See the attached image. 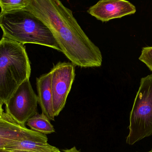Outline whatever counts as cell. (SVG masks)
<instances>
[{
  "instance_id": "obj_1",
  "label": "cell",
  "mask_w": 152,
  "mask_h": 152,
  "mask_svg": "<svg viewBox=\"0 0 152 152\" xmlns=\"http://www.w3.org/2000/svg\"><path fill=\"white\" fill-rule=\"evenodd\" d=\"M24 10L50 29L65 56L75 66L98 68L102 63L101 50L80 26L70 9L58 0H28Z\"/></svg>"
},
{
  "instance_id": "obj_2",
  "label": "cell",
  "mask_w": 152,
  "mask_h": 152,
  "mask_svg": "<svg viewBox=\"0 0 152 152\" xmlns=\"http://www.w3.org/2000/svg\"><path fill=\"white\" fill-rule=\"evenodd\" d=\"M3 37L21 44H36L61 51L50 29L26 10L0 13Z\"/></svg>"
},
{
  "instance_id": "obj_3",
  "label": "cell",
  "mask_w": 152,
  "mask_h": 152,
  "mask_svg": "<svg viewBox=\"0 0 152 152\" xmlns=\"http://www.w3.org/2000/svg\"><path fill=\"white\" fill-rule=\"evenodd\" d=\"M30 61L24 45L3 37L0 40V101L7 103L18 87L29 79Z\"/></svg>"
},
{
  "instance_id": "obj_4",
  "label": "cell",
  "mask_w": 152,
  "mask_h": 152,
  "mask_svg": "<svg viewBox=\"0 0 152 152\" xmlns=\"http://www.w3.org/2000/svg\"><path fill=\"white\" fill-rule=\"evenodd\" d=\"M130 145L152 136V75L142 78L129 117Z\"/></svg>"
},
{
  "instance_id": "obj_5",
  "label": "cell",
  "mask_w": 152,
  "mask_h": 152,
  "mask_svg": "<svg viewBox=\"0 0 152 152\" xmlns=\"http://www.w3.org/2000/svg\"><path fill=\"white\" fill-rule=\"evenodd\" d=\"M37 95L29 79L20 85L5 105L6 111L17 122L25 126L37 112Z\"/></svg>"
},
{
  "instance_id": "obj_6",
  "label": "cell",
  "mask_w": 152,
  "mask_h": 152,
  "mask_svg": "<svg viewBox=\"0 0 152 152\" xmlns=\"http://www.w3.org/2000/svg\"><path fill=\"white\" fill-rule=\"evenodd\" d=\"M75 66L72 62H59L50 73L55 117L63 109L75 77Z\"/></svg>"
},
{
  "instance_id": "obj_7",
  "label": "cell",
  "mask_w": 152,
  "mask_h": 152,
  "mask_svg": "<svg viewBox=\"0 0 152 152\" xmlns=\"http://www.w3.org/2000/svg\"><path fill=\"white\" fill-rule=\"evenodd\" d=\"M29 139L48 142L45 135L28 129L15 120L5 110L0 117V152H7L4 148L14 142Z\"/></svg>"
},
{
  "instance_id": "obj_8",
  "label": "cell",
  "mask_w": 152,
  "mask_h": 152,
  "mask_svg": "<svg viewBox=\"0 0 152 152\" xmlns=\"http://www.w3.org/2000/svg\"><path fill=\"white\" fill-rule=\"evenodd\" d=\"M136 12L135 6L125 0H102L87 11L91 16L102 22L132 15Z\"/></svg>"
},
{
  "instance_id": "obj_9",
  "label": "cell",
  "mask_w": 152,
  "mask_h": 152,
  "mask_svg": "<svg viewBox=\"0 0 152 152\" xmlns=\"http://www.w3.org/2000/svg\"><path fill=\"white\" fill-rule=\"evenodd\" d=\"M36 85L38 104L42 109V113L45 115L50 121H54L55 117L53 111L50 72L43 74L37 78Z\"/></svg>"
},
{
  "instance_id": "obj_10",
  "label": "cell",
  "mask_w": 152,
  "mask_h": 152,
  "mask_svg": "<svg viewBox=\"0 0 152 152\" xmlns=\"http://www.w3.org/2000/svg\"><path fill=\"white\" fill-rule=\"evenodd\" d=\"M4 150L8 152H62L48 142L29 139L14 142L6 146Z\"/></svg>"
},
{
  "instance_id": "obj_11",
  "label": "cell",
  "mask_w": 152,
  "mask_h": 152,
  "mask_svg": "<svg viewBox=\"0 0 152 152\" xmlns=\"http://www.w3.org/2000/svg\"><path fill=\"white\" fill-rule=\"evenodd\" d=\"M26 125L31 130L45 135L55 132L50 120L42 113L37 112L27 121Z\"/></svg>"
},
{
  "instance_id": "obj_12",
  "label": "cell",
  "mask_w": 152,
  "mask_h": 152,
  "mask_svg": "<svg viewBox=\"0 0 152 152\" xmlns=\"http://www.w3.org/2000/svg\"><path fill=\"white\" fill-rule=\"evenodd\" d=\"M28 3V0H0L1 13L24 10Z\"/></svg>"
},
{
  "instance_id": "obj_13",
  "label": "cell",
  "mask_w": 152,
  "mask_h": 152,
  "mask_svg": "<svg viewBox=\"0 0 152 152\" xmlns=\"http://www.w3.org/2000/svg\"><path fill=\"white\" fill-rule=\"evenodd\" d=\"M139 59L152 71V46L143 47Z\"/></svg>"
},
{
  "instance_id": "obj_14",
  "label": "cell",
  "mask_w": 152,
  "mask_h": 152,
  "mask_svg": "<svg viewBox=\"0 0 152 152\" xmlns=\"http://www.w3.org/2000/svg\"><path fill=\"white\" fill-rule=\"evenodd\" d=\"M62 151V152H81L80 151L77 150L75 147H73L71 149L63 150Z\"/></svg>"
},
{
  "instance_id": "obj_15",
  "label": "cell",
  "mask_w": 152,
  "mask_h": 152,
  "mask_svg": "<svg viewBox=\"0 0 152 152\" xmlns=\"http://www.w3.org/2000/svg\"><path fill=\"white\" fill-rule=\"evenodd\" d=\"M3 104L0 101V117H1L2 116L4 112V111L3 109Z\"/></svg>"
},
{
  "instance_id": "obj_16",
  "label": "cell",
  "mask_w": 152,
  "mask_h": 152,
  "mask_svg": "<svg viewBox=\"0 0 152 152\" xmlns=\"http://www.w3.org/2000/svg\"><path fill=\"white\" fill-rule=\"evenodd\" d=\"M147 152H152V149L151 150V151H150Z\"/></svg>"
},
{
  "instance_id": "obj_17",
  "label": "cell",
  "mask_w": 152,
  "mask_h": 152,
  "mask_svg": "<svg viewBox=\"0 0 152 152\" xmlns=\"http://www.w3.org/2000/svg\"></svg>"
}]
</instances>
